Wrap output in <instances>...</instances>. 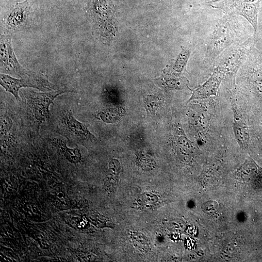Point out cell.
<instances>
[{"label": "cell", "mask_w": 262, "mask_h": 262, "mask_svg": "<svg viewBox=\"0 0 262 262\" xmlns=\"http://www.w3.org/2000/svg\"><path fill=\"white\" fill-rule=\"evenodd\" d=\"M237 24L232 16L225 15L215 26L206 43L205 61L211 64L226 49L237 43Z\"/></svg>", "instance_id": "obj_1"}, {"label": "cell", "mask_w": 262, "mask_h": 262, "mask_svg": "<svg viewBox=\"0 0 262 262\" xmlns=\"http://www.w3.org/2000/svg\"><path fill=\"white\" fill-rule=\"evenodd\" d=\"M87 13L96 35L106 41L115 36V8L110 0H89Z\"/></svg>", "instance_id": "obj_2"}, {"label": "cell", "mask_w": 262, "mask_h": 262, "mask_svg": "<svg viewBox=\"0 0 262 262\" xmlns=\"http://www.w3.org/2000/svg\"><path fill=\"white\" fill-rule=\"evenodd\" d=\"M250 38L243 43H237L223 51L215 60L213 70L224 78L234 80L236 73L246 60L251 45Z\"/></svg>", "instance_id": "obj_3"}, {"label": "cell", "mask_w": 262, "mask_h": 262, "mask_svg": "<svg viewBox=\"0 0 262 262\" xmlns=\"http://www.w3.org/2000/svg\"><path fill=\"white\" fill-rule=\"evenodd\" d=\"M65 91L29 92L25 96L26 110L32 128L38 132L42 123L49 117V107L54 99Z\"/></svg>", "instance_id": "obj_4"}, {"label": "cell", "mask_w": 262, "mask_h": 262, "mask_svg": "<svg viewBox=\"0 0 262 262\" xmlns=\"http://www.w3.org/2000/svg\"><path fill=\"white\" fill-rule=\"evenodd\" d=\"M0 84L6 91L11 93L17 101L20 100L18 91L22 87H33L42 91L57 90L55 85L49 82L46 76L34 72L32 75L19 79L1 73Z\"/></svg>", "instance_id": "obj_5"}, {"label": "cell", "mask_w": 262, "mask_h": 262, "mask_svg": "<svg viewBox=\"0 0 262 262\" xmlns=\"http://www.w3.org/2000/svg\"><path fill=\"white\" fill-rule=\"evenodd\" d=\"M57 127L60 134L76 144L93 142L96 139L83 123L74 117L70 110H65L61 114Z\"/></svg>", "instance_id": "obj_6"}, {"label": "cell", "mask_w": 262, "mask_h": 262, "mask_svg": "<svg viewBox=\"0 0 262 262\" xmlns=\"http://www.w3.org/2000/svg\"><path fill=\"white\" fill-rule=\"evenodd\" d=\"M260 1L259 0L254 2L248 3L239 0H212L208 1L207 4L213 8L222 10L226 14L243 16L252 26L254 31L257 32Z\"/></svg>", "instance_id": "obj_7"}, {"label": "cell", "mask_w": 262, "mask_h": 262, "mask_svg": "<svg viewBox=\"0 0 262 262\" xmlns=\"http://www.w3.org/2000/svg\"><path fill=\"white\" fill-rule=\"evenodd\" d=\"M0 71L21 78L28 77L33 72L24 68L14 53L9 34L0 35Z\"/></svg>", "instance_id": "obj_8"}, {"label": "cell", "mask_w": 262, "mask_h": 262, "mask_svg": "<svg viewBox=\"0 0 262 262\" xmlns=\"http://www.w3.org/2000/svg\"><path fill=\"white\" fill-rule=\"evenodd\" d=\"M31 0L17 2L6 15L4 25L8 32L14 31L24 26L31 10Z\"/></svg>", "instance_id": "obj_9"}, {"label": "cell", "mask_w": 262, "mask_h": 262, "mask_svg": "<svg viewBox=\"0 0 262 262\" xmlns=\"http://www.w3.org/2000/svg\"><path fill=\"white\" fill-rule=\"evenodd\" d=\"M223 75L218 71L213 70L210 78L202 85L192 90V94L189 101L196 99H203L211 96H216Z\"/></svg>", "instance_id": "obj_10"}, {"label": "cell", "mask_w": 262, "mask_h": 262, "mask_svg": "<svg viewBox=\"0 0 262 262\" xmlns=\"http://www.w3.org/2000/svg\"><path fill=\"white\" fill-rule=\"evenodd\" d=\"M231 103L233 112V129L235 137L241 147L245 148L249 142V132L242 115L233 98H231Z\"/></svg>", "instance_id": "obj_11"}, {"label": "cell", "mask_w": 262, "mask_h": 262, "mask_svg": "<svg viewBox=\"0 0 262 262\" xmlns=\"http://www.w3.org/2000/svg\"><path fill=\"white\" fill-rule=\"evenodd\" d=\"M52 144L57 146L64 157L69 162L77 164L80 161L81 155L78 148L68 147L62 140L55 139Z\"/></svg>", "instance_id": "obj_12"}, {"label": "cell", "mask_w": 262, "mask_h": 262, "mask_svg": "<svg viewBox=\"0 0 262 262\" xmlns=\"http://www.w3.org/2000/svg\"><path fill=\"white\" fill-rule=\"evenodd\" d=\"M123 111L121 108H108L95 115V117L106 123H115L122 116Z\"/></svg>", "instance_id": "obj_13"}, {"label": "cell", "mask_w": 262, "mask_h": 262, "mask_svg": "<svg viewBox=\"0 0 262 262\" xmlns=\"http://www.w3.org/2000/svg\"><path fill=\"white\" fill-rule=\"evenodd\" d=\"M189 49L183 48L175 60L172 66V69L176 72L180 73L185 68L190 55Z\"/></svg>", "instance_id": "obj_14"}, {"label": "cell", "mask_w": 262, "mask_h": 262, "mask_svg": "<svg viewBox=\"0 0 262 262\" xmlns=\"http://www.w3.org/2000/svg\"><path fill=\"white\" fill-rule=\"evenodd\" d=\"M159 102L158 97L151 95L147 96L145 100L147 111H149L151 115H154L158 109Z\"/></svg>", "instance_id": "obj_15"}, {"label": "cell", "mask_w": 262, "mask_h": 262, "mask_svg": "<svg viewBox=\"0 0 262 262\" xmlns=\"http://www.w3.org/2000/svg\"><path fill=\"white\" fill-rule=\"evenodd\" d=\"M12 122L10 118L6 115H1L0 132L1 135L7 133L10 130Z\"/></svg>", "instance_id": "obj_16"}, {"label": "cell", "mask_w": 262, "mask_h": 262, "mask_svg": "<svg viewBox=\"0 0 262 262\" xmlns=\"http://www.w3.org/2000/svg\"><path fill=\"white\" fill-rule=\"evenodd\" d=\"M241 0L245 2L252 3V2H256L259 0Z\"/></svg>", "instance_id": "obj_17"}]
</instances>
